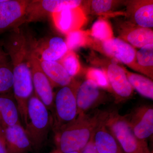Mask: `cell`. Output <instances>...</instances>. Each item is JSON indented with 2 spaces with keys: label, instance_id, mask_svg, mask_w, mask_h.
Returning a JSON list of instances; mask_svg holds the SVG:
<instances>
[{
  "label": "cell",
  "instance_id": "cell-1",
  "mask_svg": "<svg viewBox=\"0 0 153 153\" xmlns=\"http://www.w3.org/2000/svg\"><path fill=\"white\" fill-rule=\"evenodd\" d=\"M109 111L96 109L78 114L75 120L64 126L56 133V143L60 153L80 152L105 122Z\"/></svg>",
  "mask_w": 153,
  "mask_h": 153
},
{
  "label": "cell",
  "instance_id": "cell-2",
  "mask_svg": "<svg viewBox=\"0 0 153 153\" xmlns=\"http://www.w3.org/2000/svg\"><path fill=\"white\" fill-rule=\"evenodd\" d=\"M48 110L33 92L28 102V123L25 128L33 149H41L47 139L52 123Z\"/></svg>",
  "mask_w": 153,
  "mask_h": 153
},
{
  "label": "cell",
  "instance_id": "cell-3",
  "mask_svg": "<svg viewBox=\"0 0 153 153\" xmlns=\"http://www.w3.org/2000/svg\"><path fill=\"white\" fill-rule=\"evenodd\" d=\"M105 126L117 141L124 153H153L147 142L138 138L117 111H109Z\"/></svg>",
  "mask_w": 153,
  "mask_h": 153
},
{
  "label": "cell",
  "instance_id": "cell-4",
  "mask_svg": "<svg viewBox=\"0 0 153 153\" xmlns=\"http://www.w3.org/2000/svg\"><path fill=\"white\" fill-rule=\"evenodd\" d=\"M79 85L71 82L57 91L54 100L55 132L72 122L77 116L76 94Z\"/></svg>",
  "mask_w": 153,
  "mask_h": 153
},
{
  "label": "cell",
  "instance_id": "cell-5",
  "mask_svg": "<svg viewBox=\"0 0 153 153\" xmlns=\"http://www.w3.org/2000/svg\"><path fill=\"white\" fill-rule=\"evenodd\" d=\"M77 0H34L31 1L26 12L25 23L38 22L49 14L65 9L79 7Z\"/></svg>",
  "mask_w": 153,
  "mask_h": 153
},
{
  "label": "cell",
  "instance_id": "cell-6",
  "mask_svg": "<svg viewBox=\"0 0 153 153\" xmlns=\"http://www.w3.org/2000/svg\"><path fill=\"white\" fill-rule=\"evenodd\" d=\"M123 116L134 134L140 140L147 141L153 135L152 105H140Z\"/></svg>",
  "mask_w": 153,
  "mask_h": 153
},
{
  "label": "cell",
  "instance_id": "cell-7",
  "mask_svg": "<svg viewBox=\"0 0 153 153\" xmlns=\"http://www.w3.org/2000/svg\"><path fill=\"white\" fill-rule=\"evenodd\" d=\"M29 0H6L0 3V34L25 24Z\"/></svg>",
  "mask_w": 153,
  "mask_h": 153
},
{
  "label": "cell",
  "instance_id": "cell-8",
  "mask_svg": "<svg viewBox=\"0 0 153 153\" xmlns=\"http://www.w3.org/2000/svg\"><path fill=\"white\" fill-rule=\"evenodd\" d=\"M30 60L34 93L48 109L52 110L54 100L53 87L42 70L38 57L31 49Z\"/></svg>",
  "mask_w": 153,
  "mask_h": 153
},
{
  "label": "cell",
  "instance_id": "cell-9",
  "mask_svg": "<svg viewBox=\"0 0 153 153\" xmlns=\"http://www.w3.org/2000/svg\"><path fill=\"white\" fill-rule=\"evenodd\" d=\"M77 115L90 112L101 105L105 104L107 100L102 96L99 87L89 79L79 85L76 94Z\"/></svg>",
  "mask_w": 153,
  "mask_h": 153
},
{
  "label": "cell",
  "instance_id": "cell-10",
  "mask_svg": "<svg viewBox=\"0 0 153 153\" xmlns=\"http://www.w3.org/2000/svg\"><path fill=\"white\" fill-rule=\"evenodd\" d=\"M30 49L40 60L58 61L68 51L62 38H45L38 41L30 40Z\"/></svg>",
  "mask_w": 153,
  "mask_h": 153
},
{
  "label": "cell",
  "instance_id": "cell-11",
  "mask_svg": "<svg viewBox=\"0 0 153 153\" xmlns=\"http://www.w3.org/2000/svg\"><path fill=\"white\" fill-rule=\"evenodd\" d=\"M55 27L61 33L67 35L79 30L86 20L85 14L80 7L65 9L51 14Z\"/></svg>",
  "mask_w": 153,
  "mask_h": 153
},
{
  "label": "cell",
  "instance_id": "cell-12",
  "mask_svg": "<svg viewBox=\"0 0 153 153\" xmlns=\"http://www.w3.org/2000/svg\"><path fill=\"white\" fill-rule=\"evenodd\" d=\"M106 74L109 85L115 95L116 103H120L131 97L133 88L123 68L114 63L110 64L108 68Z\"/></svg>",
  "mask_w": 153,
  "mask_h": 153
},
{
  "label": "cell",
  "instance_id": "cell-13",
  "mask_svg": "<svg viewBox=\"0 0 153 153\" xmlns=\"http://www.w3.org/2000/svg\"><path fill=\"white\" fill-rule=\"evenodd\" d=\"M8 153H27L33 146L21 123L4 129Z\"/></svg>",
  "mask_w": 153,
  "mask_h": 153
},
{
  "label": "cell",
  "instance_id": "cell-14",
  "mask_svg": "<svg viewBox=\"0 0 153 153\" xmlns=\"http://www.w3.org/2000/svg\"><path fill=\"white\" fill-rule=\"evenodd\" d=\"M102 48L108 55L125 64H131L136 57V52L133 47L118 38L103 41Z\"/></svg>",
  "mask_w": 153,
  "mask_h": 153
},
{
  "label": "cell",
  "instance_id": "cell-15",
  "mask_svg": "<svg viewBox=\"0 0 153 153\" xmlns=\"http://www.w3.org/2000/svg\"><path fill=\"white\" fill-rule=\"evenodd\" d=\"M19 113L13 94L0 95V125L3 130L21 123Z\"/></svg>",
  "mask_w": 153,
  "mask_h": 153
},
{
  "label": "cell",
  "instance_id": "cell-16",
  "mask_svg": "<svg viewBox=\"0 0 153 153\" xmlns=\"http://www.w3.org/2000/svg\"><path fill=\"white\" fill-rule=\"evenodd\" d=\"M105 121L94 135L93 142L97 152L124 153L117 141L107 128Z\"/></svg>",
  "mask_w": 153,
  "mask_h": 153
},
{
  "label": "cell",
  "instance_id": "cell-17",
  "mask_svg": "<svg viewBox=\"0 0 153 153\" xmlns=\"http://www.w3.org/2000/svg\"><path fill=\"white\" fill-rule=\"evenodd\" d=\"M38 60L42 70L49 79L52 87H63L72 82V77L58 61H45L39 58Z\"/></svg>",
  "mask_w": 153,
  "mask_h": 153
},
{
  "label": "cell",
  "instance_id": "cell-18",
  "mask_svg": "<svg viewBox=\"0 0 153 153\" xmlns=\"http://www.w3.org/2000/svg\"><path fill=\"white\" fill-rule=\"evenodd\" d=\"M129 82L133 88L143 96L153 99V82L150 79L140 74L126 72Z\"/></svg>",
  "mask_w": 153,
  "mask_h": 153
},
{
  "label": "cell",
  "instance_id": "cell-19",
  "mask_svg": "<svg viewBox=\"0 0 153 153\" xmlns=\"http://www.w3.org/2000/svg\"><path fill=\"white\" fill-rule=\"evenodd\" d=\"M126 38L134 47L142 48L148 44H153V31L149 28L140 27L130 31Z\"/></svg>",
  "mask_w": 153,
  "mask_h": 153
},
{
  "label": "cell",
  "instance_id": "cell-20",
  "mask_svg": "<svg viewBox=\"0 0 153 153\" xmlns=\"http://www.w3.org/2000/svg\"><path fill=\"white\" fill-rule=\"evenodd\" d=\"M14 76L11 61L0 66V95L13 93Z\"/></svg>",
  "mask_w": 153,
  "mask_h": 153
},
{
  "label": "cell",
  "instance_id": "cell-21",
  "mask_svg": "<svg viewBox=\"0 0 153 153\" xmlns=\"http://www.w3.org/2000/svg\"><path fill=\"white\" fill-rule=\"evenodd\" d=\"M152 2L147 3L140 6L135 12V22L142 27L149 28L153 26Z\"/></svg>",
  "mask_w": 153,
  "mask_h": 153
},
{
  "label": "cell",
  "instance_id": "cell-22",
  "mask_svg": "<svg viewBox=\"0 0 153 153\" xmlns=\"http://www.w3.org/2000/svg\"><path fill=\"white\" fill-rule=\"evenodd\" d=\"M91 35L102 42L113 38V32L110 25L102 19L97 20L94 24Z\"/></svg>",
  "mask_w": 153,
  "mask_h": 153
},
{
  "label": "cell",
  "instance_id": "cell-23",
  "mask_svg": "<svg viewBox=\"0 0 153 153\" xmlns=\"http://www.w3.org/2000/svg\"><path fill=\"white\" fill-rule=\"evenodd\" d=\"M58 61L71 77L79 73L80 70V64L76 54L73 51L68 50Z\"/></svg>",
  "mask_w": 153,
  "mask_h": 153
},
{
  "label": "cell",
  "instance_id": "cell-24",
  "mask_svg": "<svg viewBox=\"0 0 153 153\" xmlns=\"http://www.w3.org/2000/svg\"><path fill=\"white\" fill-rule=\"evenodd\" d=\"M87 36L84 31L75 30L66 35V43L67 49L69 51H73L79 47L85 46L87 42Z\"/></svg>",
  "mask_w": 153,
  "mask_h": 153
},
{
  "label": "cell",
  "instance_id": "cell-25",
  "mask_svg": "<svg viewBox=\"0 0 153 153\" xmlns=\"http://www.w3.org/2000/svg\"><path fill=\"white\" fill-rule=\"evenodd\" d=\"M136 57L139 65L144 67L153 65V44L144 46L136 53Z\"/></svg>",
  "mask_w": 153,
  "mask_h": 153
},
{
  "label": "cell",
  "instance_id": "cell-26",
  "mask_svg": "<svg viewBox=\"0 0 153 153\" xmlns=\"http://www.w3.org/2000/svg\"><path fill=\"white\" fill-rule=\"evenodd\" d=\"M86 79L93 81L99 87L104 88L109 87V81L106 73L98 68L89 69L86 73Z\"/></svg>",
  "mask_w": 153,
  "mask_h": 153
},
{
  "label": "cell",
  "instance_id": "cell-27",
  "mask_svg": "<svg viewBox=\"0 0 153 153\" xmlns=\"http://www.w3.org/2000/svg\"><path fill=\"white\" fill-rule=\"evenodd\" d=\"M112 1H101L96 0L91 3V6L93 10L97 13L100 14L109 10L111 7Z\"/></svg>",
  "mask_w": 153,
  "mask_h": 153
},
{
  "label": "cell",
  "instance_id": "cell-28",
  "mask_svg": "<svg viewBox=\"0 0 153 153\" xmlns=\"http://www.w3.org/2000/svg\"><path fill=\"white\" fill-rule=\"evenodd\" d=\"M93 137L88 143L85 147L80 151V153H98L97 151L93 142Z\"/></svg>",
  "mask_w": 153,
  "mask_h": 153
},
{
  "label": "cell",
  "instance_id": "cell-29",
  "mask_svg": "<svg viewBox=\"0 0 153 153\" xmlns=\"http://www.w3.org/2000/svg\"><path fill=\"white\" fill-rule=\"evenodd\" d=\"M3 45L4 42L1 41H0V66L7 61H9L10 58L8 54L3 49Z\"/></svg>",
  "mask_w": 153,
  "mask_h": 153
},
{
  "label": "cell",
  "instance_id": "cell-30",
  "mask_svg": "<svg viewBox=\"0 0 153 153\" xmlns=\"http://www.w3.org/2000/svg\"><path fill=\"white\" fill-rule=\"evenodd\" d=\"M0 153H8L6 145L0 140Z\"/></svg>",
  "mask_w": 153,
  "mask_h": 153
},
{
  "label": "cell",
  "instance_id": "cell-31",
  "mask_svg": "<svg viewBox=\"0 0 153 153\" xmlns=\"http://www.w3.org/2000/svg\"><path fill=\"white\" fill-rule=\"evenodd\" d=\"M0 140L2 141L3 143H4L6 145L4 131L1 125H0Z\"/></svg>",
  "mask_w": 153,
  "mask_h": 153
},
{
  "label": "cell",
  "instance_id": "cell-32",
  "mask_svg": "<svg viewBox=\"0 0 153 153\" xmlns=\"http://www.w3.org/2000/svg\"><path fill=\"white\" fill-rule=\"evenodd\" d=\"M63 153H80L79 152H68Z\"/></svg>",
  "mask_w": 153,
  "mask_h": 153
},
{
  "label": "cell",
  "instance_id": "cell-33",
  "mask_svg": "<svg viewBox=\"0 0 153 153\" xmlns=\"http://www.w3.org/2000/svg\"><path fill=\"white\" fill-rule=\"evenodd\" d=\"M6 0H0V3L3 2L5 1Z\"/></svg>",
  "mask_w": 153,
  "mask_h": 153
},
{
  "label": "cell",
  "instance_id": "cell-34",
  "mask_svg": "<svg viewBox=\"0 0 153 153\" xmlns=\"http://www.w3.org/2000/svg\"><path fill=\"white\" fill-rule=\"evenodd\" d=\"M60 153V152H54V153Z\"/></svg>",
  "mask_w": 153,
  "mask_h": 153
}]
</instances>
